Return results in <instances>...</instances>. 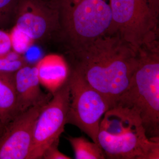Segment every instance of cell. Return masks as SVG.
<instances>
[{
	"label": "cell",
	"mask_w": 159,
	"mask_h": 159,
	"mask_svg": "<svg viewBox=\"0 0 159 159\" xmlns=\"http://www.w3.org/2000/svg\"><path fill=\"white\" fill-rule=\"evenodd\" d=\"M72 52L73 69L105 96L113 108L136 69L139 52L119 36L107 34Z\"/></svg>",
	"instance_id": "1"
},
{
	"label": "cell",
	"mask_w": 159,
	"mask_h": 159,
	"mask_svg": "<svg viewBox=\"0 0 159 159\" xmlns=\"http://www.w3.org/2000/svg\"><path fill=\"white\" fill-rule=\"evenodd\" d=\"M128 87L114 107L128 109L139 117L147 138L159 142V51L157 42L141 48Z\"/></svg>",
	"instance_id": "2"
},
{
	"label": "cell",
	"mask_w": 159,
	"mask_h": 159,
	"mask_svg": "<svg viewBox=\"0 0 159 159\" xmlns=\"http://www.w3.org/2000/svg\"><path fill=\"white\" fill-rule=\"evenodd\" d=\"M111 121L101 122L97 141L111 159H159V142L148 139L139 117L128 109L116 107L110 110Z\"/></svg>",
	"instance_id": "3"
},
{
	"label": "cell",
	"mask_w": 159,
	"mask_h": 159,
	"mask_svg": "<svg viewBox=\"0 0 159 159\" xmlns=\"http://www.w3.org/2000/svg\"><path fill=\"white\" fill-rule=\"evenodd\" d=\"M61 30L72 51L106 34L112 22L104 0H59Z\"/></svg>",
	"instance_id": "4"
},
{
	"label": "cell",
	"mask_w": 159,
	"mask_h": 159,
	"mask_svg": "<svg viewBox=\"0 0 159 159\" xmlns=\"http://www.w3.org/2000/svg\"><path fill=\"white\" fill-rule=\"evenodd\" d=\"M112 22L106 34L119 36L134 50L157 41L158 0H109Z\"/></svg>",
	"instance_id": "5"
},
{
	"label": "cell",
	"mask_w": 159,
	"mask_h": 159,
	"mask_svg": "<svg viewBox=\"0 0 159 159\" xmlns=\"http://www.w3.org/2000/svg\"><path fill=\"white\" fill-rule=\"evenodd\" d=\"M68 81L70 103L67 124L77 126L93 142L98 143L101 118L112 108L111 103L75 69L70 70Z\"/></svg>",
	"instance_id": "6"
},
{
	"label": "cell",
	"mask_w": 159,
	"mask_h": 159,
	"mask_svg": "<svg viewBox=\"0 0 159 159\" xmlns=\"http://www.w3.org/2000/svg\"><path fill=\"white\" fill-rule=\"evenodd\" d=\"M70 103V87L67 80L53 95L38 117L34 125L29 159H42L46 148L59 140L67 124Z\"/></svg>",
	"instance_id": "7"
},
{
	"label": "cell",
	"mask_w": 159,
	"mask_h": 159,
	"mask_svg": "<svg viewBox=\"0 0 159 159\" xmlns=\"http://www.w3.org/2000/svg\"><path fill=\"white\" fill-rule=\"evenodd\" d=\"M14 27L33 43L43 40L60 29L58 2L20 0Z\"/></svg>",
	"instance_id": "8"
},
{
	"label": "cell",
	"mask_w": 159,
	"mask_h": 159,
	"mask_svg": "<svg viewBox=\"0 0 159 159\" xmlns=\"http://www.w3.org/2000/svg\"><path fill=\"white\" fill-rule=\"evenodd\" d=\"M51 99L20 114L7 125L0 136V159H29L34 124Z\"/></svg>",
	"instance_id": "9"
},
{
	"label": "cell",
	"mask_w": 159,
	"mask_h": 159,
	"mask_svg": "<svg viewBox=\"0 0 159 159\" xmlns=\"http://www.w3.org/2000/svg\"><path fill=\"white\" fill-rule=\"evenodd\" d=\"M14 80L17 116L53 97L41 89L35 65L29 63L18 70L14 74Z\"/></svg>",
	"instance_id": "10"
},
{
	"label": "cell",
	"mask_w": 159,
	"mask_h": 159,
	"mask_svg": "<svg viewBox=\"0 0 159 159\" xmlns=\"http://www.w3.org/2000/svg\"><path fill=\"white\" fill-rule=\"evenodd\" d=\"M35 65L40 84L52 95L68 79L70 69L65 59L59 54H48Z\"/></svg>",
	"instance_id": "11"
},
{
	"label": "cell",
	"mask_w": 159,
	"mask_h": 159,
	"mask_svg": "<svg viewBox=\"0 0 159 159\" xmlns=\"http://www.w3.org/2000/svg\"><path fill=\"white\" fill-rule=\"evenodd\" d=\"M14 74L0 72V129L2 134L9 122L17 116Z\"/></svg>",
	"instance_id": "12"
},
{
	"label": "cell",
	"mask_w": 159,
	"mask_h": 159,
	"mask_svg": "<svg viewBox=\"0 0 159 159\" xmlns=\"http://www.w3.org/2000/svg\"><path fill=\"white\" fill-rule=\"evenodd\" d=\"M74 150L76 159H104V152L98 143L90 142L85 137L67 138Z\"/></svg>",
	"instance_id": "13"
},
{
	"label": "cell",
	"mask_w": 159,
	"mask_h": 159,
	"mask_svg": "<svg viewBox=\"0 0 159 159\" xmlns=\"http://www.w3.org/2000/svg\"><path fill=\"white\" fill-rule=\"evenodd\" d=\"M28 64L22 54L13 50L6 54H0V72L14 74Z\"/></svg>",
	"instance_id": "14"
},
{
	"label": "cell",
	"mask_w": 159,
	"mask_h": 159,
	"mask_svg": "<svg viewBox=\"0 0 159 159\" xmlns=\"http://www.w3.org/2000/svg\"><path fill=\"white\" fill-rule=\"evenodd\" d=\"M20 0H0V29H4L14 23Z\"/></svg>",
	"instance_id": "15"
},
{
	"label": "cell",
	"mask_w": 159,
	"mask_h": 159,
	"mask_svg": "<svg viewBox=\"0 0 159 159\" xmlns=\"http://www.w3.org/2000/svg\"><path fill=\"white\" fill-rule=\"evenodd\" d=\"M12 42V50L22 54L30 48L33 43L26 35L13 27L10 32Z\"/></svg>",
	"instance_id": "16"
},
{
	"label": "cell",
	"mask_w": 159,
	"mask_h": 159,
	"mask_svg": "<svg viewBox=\"0 0 159 159\" xmlns=\"http://www.w3.org/2000/svg\"><path fill=\"white\" fill-rule=\"evenodd\" d=\"M59 140H57L49 145L44 152L42 159H70L72 158L66 155L58 150Z\"/></svg>",
	"instance_id": "17"
},
{
	"label": "cell",
	"mask_w": 159,
	"mask_h": 159,
	"mask_svg": "<svg viewBox=\"0 0 159 159\" xmlns=\"http://www.w3.org/2000/svg\"><path fill=\"white\" fill-rule=\"evenodd\" d=\"M11 50L12 42L10 33L0 29V54H6Z\"/></svg>",
	"instance_id": "18"
},
{
	"label": "cell",
	"mask_w": 159,
	"mask_h": 159,
	"mask_svg": "<svg viewBox=\"0 0 159 159\" xmlns=\"http://www.w3.org/2000/svg\"><path fill=\"white\" fill-rule=\"evenodd\" d=\"M1 134H2V132H1V129H0V136H1Z\"/></svg>",
	"instance_id": "19"
}]
</instances>
